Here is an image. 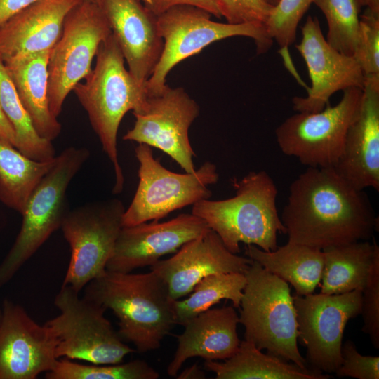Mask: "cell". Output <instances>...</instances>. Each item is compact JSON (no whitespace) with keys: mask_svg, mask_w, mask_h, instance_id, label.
Masks as SVG:
<instances>
[{"mask_svg":"<svg viewBox=\"0 0 379 379\" xmlns=\"http://www.w3.org/2000/svg\"><path fill=\"white\" fill-rule=\"evenodd\" d=\"M280 218L288 241L321 250L371 240L378 226L367 194L333 167H307L300 174Z\"/></svg>","mask_w":379,"mask_h":379,"instance_id":"cell-1","label":"cell"},{"mask_svg":"<svg viewBox=\"0 0 379 379\" xmlns=\"http://www.w3.org/2000/svg\"><path fill=\"white\" fill-rule=\"evenodd\" d=\"M121 49L111 34L100 44L91 72L73 89L86 112L92 128L114 172L112 192L123 191L124 176L119 164L117 133L120 123L129 111L142 112L149 96L147 82L136 79L124 65Z\"/></svg>","mask_w":379,"mask_h":379,"instance_id":"cell-2","label":"cell"},{"mask_svg":"<svg viewBox=\"0 0 379 379\" xmlns=\"http://www.w3.org/2000/svg\"><path fill=\"white\" fill-rule=\"evenodd\" d=\"M84 288V298L113 312L119 320V335L139 352L158 349L176 324L174 300L164 281L152 270L131 274L106 270Z\"/></svg>","mask_w":379,"mask_h":379,"instance_id":"cell-3","label":"cell"},{"mask_svg":"<svg viewBox=\"0 0 379 379\" xmlns=\"http://www.w3.org/2000/svg\"><path fill=\"white\" fill-rule=\"evenodd\" d=\"M233 185L234 196L201 200L192 205V213L202 218L232 253L240 252V243L274 251L277 234H286V228L277 208L274 180L265 171H251Z\"/></svg>","mask_w":379,"mask_h":379,"instance_id":"cell-4","label":"cell"},{"mask_svg":"<svg viewBox=\"0 0 379 379\" xmlns=\"http://www.w3.org/2000/svg\"><path fill=\"white\" fill-rule=\"evenodd\" d=\"M240 303L239 323L244 340L259 350L309 368L298 347V330L293 297L288 282L252 260Z\"/></svg>","mask_w":379,"mask_h":379,"instance_id":"cell-5","label":"cell"},{"mask_svg":"<svg viewBox=\"0 0 379 379\" xmlns=\"http://www.w3.org/2000/svg\"><path fill=\"white\" fill-rule=\"evenodd\" d=\"M90 157L85 147H69L55 157V163L30 194L18 236L0 264V288L60 229L68 208L67 191L74 177Z\"/></svg>","mask_w":379,"mask_h":379,"instance_id":"cell-6","label":"cell"},{"mask_svg":"<svg viewBox=\"0 0 379 379\" xmlns=\"http://www.w3.org/2000/svg\"><path fill=\"white\" fill-rule=\"evenodd\" d=\"M211 16L207 11L190 5L172 7L157 16L164 47L159 60L147 81L149 95L162 90L168 73L175 65L215 41L237 36L248 37L254 41L258 54L267 53L273 44L264 24L222 23L211 20Z\"/></svg>","mask_w":379,"mask_h":379,"instance_id":"cell-7","label":"cell"},{"mask_svg":"<svg viewBox=\"0 0 379 379\" xmlns=\"http://www.w3.org/2000/svg\"><path fill=\"white\" fill-rule=\"evenodd\" d=\"M135 155L139 163V181L123 215V227L158 221L174 211L210 199L209 186L219 180L216 166L209 161L192 173H177L166 168L145 144L135 147Z\"/></svg>","mask_w":379,"mask_h":379,"instance_id":"cell-8","label":"cell"},{"mask_svg":"<svg viewBox=\"0 0 379 379\" xmlns=\"http://www.w3.org/2000/svg\"><path fill=\"white\" fill-rule=\"evenodd\" d=\"M62 285L54 299L60 314L45 324L57 338L58 359H77L94 364L122 362L135 350L124 343L105 317L106 309Z\"/></svg>","mask_w":379,"mask_h":379,"instance_id":"cell-9","label":"cell"},{"mask_svg":"<svg viewBox=\"0 0 379 379\" xmlns=\"http://www.w3.org/2000/svg\"><path fill=\"white\" fill-rule=\"evenodd\" d=\"M111 34L95 0H81L69 11L48 65L49 108L54 117H58L68 94L91 72L100 44Z\"/></svg>","mask_w":379,"mask_h":379,"instance_id":"cell-10","label":"cell"},{"mask_svg":"<svg viewBox=\"0 0 379 379\" xmlns=\"http://www.w3.org/2000/svg\"><path fill=\"white\" fill-rule=\"evenodd\" d=\"M126 208L112 198L69 209L61 225L71 255L62 285L79 293L106 271Z\"/></svg>","mask_w":379,"mask_h":379,"instance_id":"cell-11","label":"cell"},{"mask_svg":"<svg viewBox=\"0 0 379 379\" xmlns=\"http://www.w3.org/2000/svg\"><path fill=\"white\" fill-rule=\"evenodd\" d=\"M361 97V88H347L334 106L328 104L319 112H298L290 116L275 130L279 149L307 167H333L359 112Z\"/></svg>","mask_w":379,"mask_h":379,"instance_id":"cell-12","label":"cell"},{"mask_svg":"<svg viewBox=\"0 0 379 379\" xmlns=\"http://www.w3.org/2000/svg\"><path fill=\"white\" fill-rule=\"evenodd\" d=\"M293 297L298 338L307 350V367L323 373H335L342 362L345 326L350 319L361 314L362 291Z\"/></svg>","mask_w":379,"mask_h":379,"instance_id":"cell-13","label":"cell"},{"mask_svg":"<svg viewBox=\"0 0 379 379\" xmlns=\"http://www.w3.org/2000/svg\"><path fill=\"white\" fill-rule=\"evenodd\" d=\"M200 109L183 88L166 86L158 93L149 95L147 105L135 118L132 128L123 137L157 148L173 159L185 173L196 168L189 130Z\"/></svg>","mask_w":379,"mask_h":379,"instance_id":"cell-14","label":"cell"},{"mask_svg":"<svg viewBox=\"0 0 379 379\" xmlns=\"http://www.w3.org/2000/svg\"><path fill=\"white\" fill-rule=\"evenodd\" d=\"M295 48L306 63L312 86L306 97L292 99L294 110L319 112L335 93L353 87L363 89L365 77L358 62L327 42L317 17L307 18Z\"/></svg>","mask_w":379,"mask_h":379,"instance_id":"cell-15","label":"cell"},{"mask_svg":"<svg viewBox=\"0 0 379 379\" xmlns=\"http://www.w3.org/2000/svg\"><path fill=\"white\" fill-rule=\"evenodd\" d=\"M0 324V379H35L58 359L51 328L36 322L20 305L5 300Z\"/></svg>","mask_w":379,"mask_h":379,"instance_id":"cell-16","label":"cell"},{"mask_svg":"<svg viewBox=\"0 0 379 379\" xmlns=\"http://www.w3.org/2000/svg\"><path fill=\"white\" fill-rule=\"evenodd\" d=\"M209 229L202 218L192 213H181L166 222L122 227L106 270L128 273L152 266Z\"/></svg>","mask_w":379,"mask_h":379,"instance_id":"cell-17","label":"cell"},{"mask_svg":"<svg viewBox=\"0 0 379 379\" xmlns=\"http://www.w3.org/2000/svg\"><path fill=\"white\" fill-rule=\"evenodd\" d=\"M249 258L231 253L211 229L185 244L171 258L150 266L166 283L170 296L178 300L191 293L204 277L218 273H244Z\"/></svg>","mask_w":379,"mask_h":379,"instance_id":"cell-18","label":"cell"},{"mask_svg":"<svg viewBox=\"0 0 379 379\" xmlns=\"http://www.w3.org/2000/svg\"><path fill=\"white\" fill-rule=\"evenodd\" d=\"M105 15L128 71L145 83L161 57L164 41L157 16L140 0H95Z\"/></svg>","mask_w":379,"mask_h":379,"instance_id":"cell-19","label":"cell"},{"mask_svg":"<svg viewBox=\"0 0 379 379\" xmlns=\"http://www.w3.org/2000/svg\"><path fill=\"white\" fill-rule=\"evenodd\" d=\"M333 168L358 190H379V75L365 77L359 112Z\"/></svg>","mask_w":379,"mask_h":379,"instance_id":"cell-20","label":"cell"},{"mask_svg":"<svg viewBox=\"0 0 379 379\" xmlns=\"http://www.w3.org/2000/svg\"><path fill=\"white\" fill-rule=\"evenodd\" d=\"M239 317L233 306L208 309L187 321L184 332L176 336L178 346L166 373L176 377L190 358L205 361L225 360L237 350Z\"/></svg>","mask_w":379,"mask_h":379,"instance_id":"cell-21","label":"cell"},{"mask_svg":"<svg viewBox=\"0 0 379 379\" xmlns=\"http://www.w3.org/2000/svg\"><path fill=\"white\" fill-rule=\"evenodd\" d=\"M81 0H37L0 27V55L13 56L51 49L65 18Z\"/></svg>","mask_w":379,"mask_h":379,"instance_id":"cell-22","label":"cell"},{"mask_svg":"<svg viewBox=\"0 0 379 379\" xmlns=\"http://www.w3.org/2000/svg\"><path fill=\"white\" fill-rule=\"evenodd\" d=\"M51 50L1 58L36 132L53 142L62 127L49 108L48 65Z\"/></svg>","mask_w":379,"mask_h":379,"instance_id":"cell-23","label":"cell"},{"mask_svg":"<svg viewBox=\"0 0 379 379\" xmlns=\"http://www.w3.org/2000/svg\"><path fill=\"white\" fill-rule=\"evenodd\" d=\"M246 255L294 288L298 295L313 293L320 284L324 268L322 250L288 241L274 251H265L246 245Z\"/></svg>","mask_w":379,"mask_h":379,"instance_id":"cell-24","label":"cell"},{"mask_svg":"<svg viewBox=\"0 0 379 379\" xmlns=\"http://www.w3.org/2000/svg\"><path fill=\"white\" fill-rule=\"evenodd\" d=\"M216 379H328L329 374L303 369L277 356L265 354L253 343L240 341L237 352L223 362L205 361Z\"/></svg>","mask_w":379,"mask_h":379,"instance_id":"cell-25","label":"cell"},{"mask_svg":"<svg viewBox=\"0 0 379 379\" xmlns=\"http://www.w3.org/2000/svg\"><path fill=\"white\" fill-rule=\"evenodd\" d=\"M321 293L341 294L362 291L379 246L373 241H359L324 248Z\"/></svg>","mask_w":379,"mask_h":379,"instance_id":"cell-26","label":"cell"},{"mask_svg":"<svg viewBox=\"0 0 379 379\" xmlns=\"http://www.w3.org/2000/svg\"><path fill=\"white\" fill-rule=\"evenodd\" d=\"M55 157L36 161L0 140V201L21 215L34 189L54 164Z\"/></svg>","mask_w":379,"mask_h":379,"instance_id":"cell-27","label":"cell"},{"mask_svg":"<svg viewBox=\"0 0 379 379\" xmlns=\"http://www.w3.org/2000/svg\"><path fill=\"white\" fill-rule=\"evenodd\" d=\"M0 101L3 111L15 135V148L36 161L53 159L52 141L41 138L34 127L0 55Z\"/></svg>","mask_w":379,"mask_h":379,"instance_id":"cell-28","label":"cell"},{"mask_svg":"<svg viewBox=\"0 0 379 379\" xmlns=\"http://www.w3.org/2000/svg\"><path fill=\"white\" fill-rule=\"evenodd\" d=\"M246 283L245 274L241 272L218 273L204 277L187 298L173 300L176 324L183 326L223 299L231 300L234 307L239 308Z\"/></svg>","mask_w":379,"mask_h":379,"instance_id":"cell-29","label":"cell"},{"mask_svg":"<svg viewBox=\"0 0 379 379\" xmlns=\"http://www.w3.org/2000/svg\"><path fill=\"white\" fill-rule=\"evenodd\" d=\"M313 3L326 19L327 42L340 53L353 56L364 0H314Z\"/></svg>","mask_w":379,"mask_h":379,"instance_id":"cell-30","label":"cell"},{"mask_svg":"<svg viewBox=\"0 0 379 379\" xmlns=\"http://www.w3.org/2000/svg\"><path fill=\"white\" fill-rule=\"evenodd\" d=\"M159 377L157 370L140 359L124 364L86 365L60 358L45 373L46 379H157Z\"/></svg>","mask_w":379,"mask_h":379,"instance_id":"cell-31","label":"cell"},{"mask_svg":"<svg viewBox=\"0 0 379 379\" xmlns=\"http://www.w3.org/2000/svg\"><path fill=\"white\" fill-rule=\"evenodd\" d=\"M314 0H279L265 24L268 34L281 48L296 39L300 21Z\"/></svg>","mask_w":379,"mask_h":379,"instance_id":"cell-32","label":"cell"},{"mask_svg":"<svg viewBox=\"0 0 379 379\" xmlns=\"http://www.w3.org/2000/svg\"><path fill=\"white\" fill-rule=\"evenodd\" d=\"M353 57L364 77L379 75V15L367 8L360 15L357 43Z\"/></svg>","mask_w":379,"mask_h":379,"instance_id":"cell-33","label":"cell"},{"mask_svg":"<svg viewBox=\"0 0 379 379\" xmlns=\"http://www.w3.org/2000/svg\"><path fill=\"white\" fill-rule=\"evenodd\" d=\"M362 331L367 334L375 348H379V254L371 267L362 289Z\"/></svg>","mask_w":379,"mask_h":379,"instance_id":"cell-34","label":"cell"},{"mask_svg":"<svg viewBox=\"0 0 379 379\" xmlns=\"http://www.w3.org/2000/svg\"><path fill=\"white\" fill-rule=\"evenodd\" d=\"M221 17L227 23L258 22L265 25L274 6L266 0H215Z\"/></svg>","mask_w":379,"mask_h":379,"instance_id":"cell-35","label":"cell"},{"mask_svg":"<svg viewBox=\"0 0 379 379\" xmlns=\"http://www.w3.org/2000/svg\"><path fill=\"white\" fill-rule=\"evenodd\" d=\"M342 362L334 373L339 378H379V357L359 353L354 343L347 340L341 347Z\"/></svg>","mask_w":379,"mask_h":379,"instance_id":"cell-36","label":"cell"},{"mask_svg":"<svg viewBox=\"0 0 379 379\" xmlns=\"http://www.w3.org/2000/svg\"><path fill=\"white\" fill-rule=\"evenodd\" d=\"M145 8L158 16L172 7L180 5L194 6L209 12L216 18H221L215 0H140Z\"/></svg>","mask_w":379,"mask_h":379,"instance_id":"cell-37","label":"cell"},{"mask_svg":"<svg viewBox=\"0 0 379 379\" xmlns=\"http://www.w3.org/2000/svg\"><path fill=\"white\" fill-rule=\"evenodd\" d=\"M37 0H0V27Z\"/></svg>","mask_w":379,"mask_h":379,"instance_id":"cell-38","label":"cell"},{"mask_svg":"<svg viewBox=\"0 0 379 379\" xmlns=\"http://www.w3.org/2000/svg\"><path fill=\"white\" fill-rule=\"evenodd\" d=\"M0 140L15 147V135L14 130L7 119L0 101Z\"/></svg>","mask_w":379,"mask_h":379,"instance_id":"cell-39","label":"cell"},{"mask_svg":"<svg viewBox=\"0 0 379 379\" xmlns=\"http://www.w3.org/2000/svg\"><path fill=\"white\" fill-rule=\"evenodd\" d=\"M176 377L178 379H204L206 378V374L197 364H194L185 368Z\"/></svg>","mask_w":379,"mask_h":379,"instance_id":"cell-40","label":"cell"},{"mask_svg":"<svg viewBox=\"0 0 379 379\" xmlns=\"http://www.w3.org/2000/svg\"><path fill=\"white\" fill-rule=\"evenodd\" d=\"M364 6L372 13L379 15V0H364Z\"/></svg>","mask_w":379,"mask_h":379,"instance_id":"cell-41","label":"cell"},{"mask_svg":"<svg viewBox=\"0 0 379 379\" xmlns=\"http://www.w3.org/2000/svg\"><path fill=\"white\" fill-rule=\"evenodd\" d=\"M270 4L276 6L279 0H266Z\"/></svg>","mask_w":379,"mask_h":379,"instance_id":"cell-42","label":"cell"},{"mask_svg":"<svg viewBox=\"0 0 379 379\" xmlns=\"http://www.w3.org/2000/svg\"><path fill=\"white\" fill-rule=\"evenodd\" d=\"M1 317H2V310L0 308V324H1Z\"/></svg>","mask_w":379,"mask_h":379,"instance_id":"cell-43","label":"cell"}]
</instances>
